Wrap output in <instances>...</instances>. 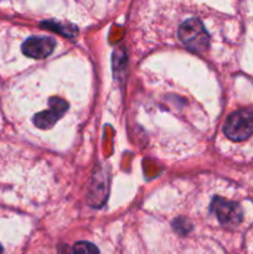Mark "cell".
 Instances as JSON below:
<instances>
[{
	"mask_svg": "<svg viewBox=\"0 0 253 254\" xmlns=\"http://www.w3.org/2000/svg\"><path fill=\"white\" fill-rule=\"evenodd\" d=\"M49 111L37 113L34 117V124L40 129H50L56 124L61 117L67 112L68 104L61 98H51L49 101Z\"/></svg>",
	"mask_w": 253,
	"mask_h": 254,
	"instance_id": "4",
	"label": "cell"
},
{
	"mask_svg": "<svg viewBox=\"0 0 253 254\" xmlns=\"http://www.w3.org/2000/svg\"><path fill=\"white\" fill-rule=\"evenodd\" d=\"M179 39L189 50L195 52L206 51L210 44V36L197 19H189L180 25Z\"/></svg>",
	"mask_w": 253,
	"mask_h": 254,
	"instance_id": "1",
	"label": "cell"
},
{
	"mask_svg": "<svg viewBox=\"0 0 253 254\" xmlns=\"http://www.w3.org/2000/svg\"><path fill=\"white\" fill-rule=\"evenodd\" d=\"M211 208L217 216L218 222L226 227H236L242 221V208L235 201L226 200L222 197H215L211 203Z\"/></svg>",
	"mask_w": 253,
	"mask_h": 254,
	"instance_id": "3",
	"label": "cell"
},
{
	"mask_svg": "<svg viewBox=\"0 0 253 254\" xmlns=\"http://www.w3.org/2000/svg\"><path fill=\"white\" fill-rule=\"evenodd\" d=\"M226 136L241 141L253 135V109H240L233 112L223 126Z\"/></svg>",
	"mask_w": 253,
	"mask_h": 254,
	"instance_id": "2",
	"label": "cell"
},
{
	"mask_svg": "<svg viewBox=\"0 0 253 254\" xmlns=\"http://www.w3.org/2000/svg\"><path fill=\"white\" fill-rule=\"evenodd\" d=\"M69 254H99V251L93 243L81 241V242L74 243Z\"/></svg>",
	"mask_w": 253,
	"mask_h": 254,
	"instance_id": "6",
	"label": "cell"
},
{
	"mask_svg": "<svg viewBox=\"0 0 253 254\" xmlns=\"http://www.w3.org/2000/svg\"><path fill=\"white\" fill-rule=\"evenodd\" d=\"M2 253V247H1V245H0V254Z\"/></svg>",
	"mask_w": 253,
	"mask_h": 254,
	"instance_id": "7",
	"label": "cell"
},
{
	"mask_svg": "<svg viewBox=\"0 0 253 254\" xmlns=\"http://www.w3.org/2000/svg\"><path fill=\"white\" fill-rule=\"evenodd\" d=\"M55 46H56V41L52 37L32 36L21 45V50L25 56L30 59L41 60L50 56Z\"/></svg>",
	"mask_w": 253,
	"mask_h": 254,
	"instance_id": "5",
	"label": "cell"
}]
</instances>
